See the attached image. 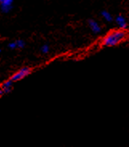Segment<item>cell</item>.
<instances>
[{
	"label": "cell",
	"mask_w": 129,
	"mask_h": 147,
	"mask_svg": "<svg viewBox=\"0 0 129 147\" xmlns=\"http://www.w3.org/2000/svg\"><path fill=\"white\" fill-rule=\"evenodd\" d=\"M16 44H17V48H24V46H25V42L24 40H18L17 41H15Z\"/></svg>",
	"instance_id": "obj_9"
},
{
	"label": "cell",
	"mask_w": 129,
	"mask_h": 147,
	"mask_svg": "<svg viewBox=\"0 0 129 147\" xmlns=\"http://www.w3.org/2000/svg\"><path fill=\"white\" fill-rule=\"evenodd\" d=\"M88 26L89 28L91 30V32H94V33H99L101 32V27L100 25L99 24L98 22H96L95 20H90L88 21Z\"/></svg>",
	"instance_id": "obj_4"
},
{
	"label": "cell",
	"mask_w": 129,
	"mask_h": 147,
	"mask_svg": "<svg viewBox=\"0 0 129 147\" xmlns=\"http://www.w3.org/2000/svg\"><path fill=\"white\" fill-rule=\"evenodd\" d=\"M32 72V69L29 67H25V68H21L20 70H19L18 72H15L13 76H11V80L13 82L15 81H18L20 80L24 79L26 76H28L29 74H31Z\"/></svg>",
	"instance_id": "obj_2"
},
{
	"label": "cell",
	"mask_w": 129,
	"mask_h": 147,
	"mask_svg": "<svg viewBox=\"0 0 129 147\" xmlns=\"http://www.w3.org/2000/svg\"><path fill=\"white\" fill-rule=\"evenodd\" d=\"M116 23L118 25V27L120 28V29L124 30L128 27V23H127V20L125 19V17H124L123 16H118L116 18Z\"/></svg>",
	"instance_id": "obj_3"
},
{
	"label": "cell",
	"mask_w": 129,
	"mask_h": 147,
	"mask_svg": "<svg viewBox=\"0 0 129 147\" xmlns=\"http://www.w3.org/2000/svg\"><path fill=\"white\" fill-rule=\"evenodd\" d=\"M12 84H13V81L10 79L8 80H7V81H5V82L2 84L1 88L3 90L4 93H8V92H10L11 91Z\"/></svg>",
	"instance_id": "obj_6"
},
{
	"label": "cell",
	"mask_w": 129,
	"mask_h": 147,
	"mask_svg": "<svg viewBox=\"0 0 129 147\" xmlns=\"http://www.w3.org/2000/svg\"><path fill=\"white\" fill-rule=\"evenodd\" d=\"M0 52H1V49H0Z\"/></svg>",
	"instance_id": "obj_13"
},
{
	"label": "cell",
	"mask_w": 129,
	"mask_h": 147,
	"mask_svg": "<svg viewBox=\"0 0 129 147\" xmlns=\"http://www.w3.org/2000/svg\"><path fill=\"white\" fill-rule=\"evenodd\" d=\"M6 1H7V0H0V5L2 3H3L4 2H6Z\"/></svg>",
	"instance_id": "obj_12"
},
{
	"label": "cell",
	"mask_w": 129,
	"mask_h": 147,
	"mask_svg": "<svg viewBox=\"0 0 129 147\" xmlns=\"http://www.w3.org/2000/svg\"><path fill=\"white\" fill-rule=\"evenodd\" d=\"M101 16L103 17V19L107 21V22H112L113 20L112 16L110 14L109 12L107 11H103L101 12Z\"/></svg>",
	"instance_id": "obj_7"
},
{
	"label": "cell",
	"mask_w": 129,
	"mask_h": 147,
	"mask_svg": "<svg viewBox=\"0 0 129 147\" xmlns=\"http://www.w3.org/2000/svg\"><path fill=\"white\" fill-rule=\"evenodd\" d=\"M12 3H13V0H7L6 2H4L3 3L1 4V10L4 13H7L9 12L12 8Z\"/></svg>",
	"instance_id": "obj_5"
},
{
	"label": "cell",
	"mask_w": 129,
	"mask_h": 147,
	"mask_svg": "<svg viewBox=\"0 0 129 147\" xmlns=\"http://www.w3.org/2000/svg\"><path fill=\"white\" fill-rule=\"evenodd\" d=\"M8 47L11 49H15V48H17V44H16V42H11V43L9 44Z\"/></svg>",
	"instance_id": "obj_10"
},
{
	"label": "cell",
	"mask_w": 129,
	"mask_h": 147,
	"mask_svg": "<svg viewBox=\"0 0 129 147\" xmlns=\"http://www.w3.org/2000/svg\"><path fill=\"white\" fill-rule=\"evenodd\" d=\"M49 50H50V48H49V46L47 44H43V46L41 47V52L44 53V54L47 53L49 52Z\"/></svg>",
	"instance_id": "obj_8"
},
{
	"label": "cell",
	"mask_w": 129,
	"mask_h": 147,
	"mask_svg": "<svg viewBox=\"0 0 129 147\" xmlns=\"http://www.w3.org/2000/svg\"><path fill=\"white\" fill-rule=\"evenodd\" d=\"M3 93H4L3 90V89H2V88H0V97H1L2 96H3Z\"/></svg>",
	"instance_id": "obj_11"
},
{
	"label": "cell",
	"mask_w": 129,
	"mask_h": 147,
	"mask_svg": "<svg viewBox=\"0 0 129 147\" xmlns=\"http://www.w3.org/2000/svg\"><path fill=\"white\" fill-rule=\"evenodd\" d=\"M127 32L119 29L108 32L102 40V45L105 47H114L120 44L127 38Z\"/></svg>",
	"instance_id": "obj_1"
}]
</instances>
